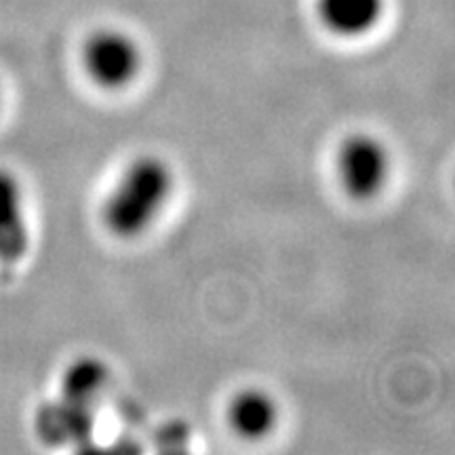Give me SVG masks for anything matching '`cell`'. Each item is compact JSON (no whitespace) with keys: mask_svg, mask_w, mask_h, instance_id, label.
<instances>
[{"mask_svg":"<svg viewBox=\"0 0 455 455\" xmlns=\"http://www.w3.org/2000/svg\"><path fill=\"white\" fill-rule=\"evenodd\" d=\"M83 64L98 87L124 89L138 78L141 51L124 32L100 30L84 44Z\"/></svg>","mask_w":455,"mask_h":455,"instance_id":"cell-3","label":"cell"},{"mask_svg":"<svg viewBox=\"0 0 455 455\" xmlns=\"http://www.w3.org/2000/svg\"><path fill=\"white\" fill-rule=\"evenodd\" d=\"M386 0H318V15L338 36H365L382 21Z\"/></svg>","mask_w":455,"mask_h":455,"instance_id":"cell-6","label":"cell"},{"mask_svg":"<svg viewBox=\"0 0 455 455\" xmlns=\"http://www.w3.org/2000/svg\"><path fill=\"white\" fill-rule=\"evenodd\" d=\"M106 371L93 358H84V361L76 363L64 378V395L74 398V401L87 403L91 396L98 392L104 384Z\"/></svg>","mask_w":455,"mask_h":455,"instance_id":"cell-7","label":"cell"},{"mask_svg":"<svg viewBox=\"0 0 455 455\" xmlns=\"http://www.w3.org/2000/svg\"><path fill=\"white\" fill-rule=\"evenodd\" d=\"M30 249L26 196L21 181L0 169V264L11 266L24 259Z\"/></svg>","mask_w":455,"mask_h":455,"instance_id":"cell-4","label":"cell"},{"mask_svg":"<svg viewBox=\"0 0 455 455\" xmlns=\"http://www.w3.org/2000/svg\"><path fill=\"white\" fill-rule=\"evenodd\" d=\"M226 415L230 428L247 441L264 439L278 424L276 401L258 388L238 392L228 405Z\"/></svg>","mask_w":455,"mask_h":455,"instance_id":"cell-5","label":"cell"},{"mask_svg":"<svg viewBox=\"0 0 455 455\" xmlns=\"http://www.w3.org/2000/svg\"><path fill=\"white\" fill-rule=\"evenodd\" d=\"M341 188L356 201H369L384 190L390 178V155L378 138L355 133L344 141L338 155Z\"/></svg>","mask_w":455,"mask_h":455,"instance_id":"cell-2","label":"cell"},{"mask_svg":"<svg viewBox=\"0 0 455 455\" xmlns=\"http://www.w3.org/2000/svg\"><path fill=\"white\" fill-rule=\"evenodd\" d=\"M173 171L161 156L133 158L108 192L101 220L116 238H138L158 220L173 195Z\"/></svg>","mask_w":455,"mask_h":455,"instance_id":"cell-1","label":"cell"}]
</instances>
